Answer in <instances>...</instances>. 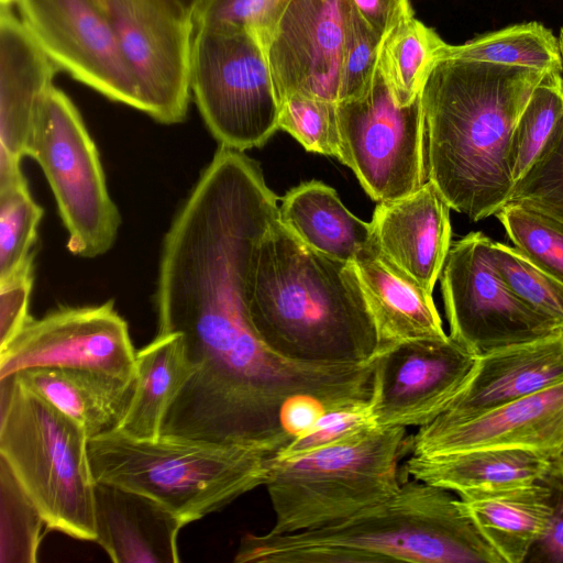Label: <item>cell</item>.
<instances>
[{
    "mask_svg": "<svg viewBox=\"0 0 563 563\" xmlns=\"http://www.w3.org/2000/svg\"><path fill=\"white\" fill-rule=\"evenodd\" d=\"M545 76L534 69L448 58L421 92L428 179L472 221L510 199V145L517 121Z\"/></svg>",
    "mask_w": 563,
    "mask_h": 563,
    "instance_id": "cell-1",
    "label": "cell"
},
{
    "mask_svg": "<svg viewBox=\"0 0 563 563\" xmlns=\"http://www.w3.org/2000/svg\"><path fill=\"white\" fill-rule=\"evenodd\" d=\"M250 322L278 355L307 364H364L378 335L355 264L309 247L275 219L245 283Z\"/></svg>",
    "mask_w": 563,
    "mask_h": 563,
    "instance_id": "cell-2",
    "label": "cell"
},
{
    "mask_svg": "<svg viewBox=\"0 0 563 563\" xmlns=\"http://www.w3.org/2000/svg\"><path fill=\"white\" fill-rule=\"evenodd\" d=\"M504 563L451 493L417 479L389 499L329 526L245 533L236 563Z\"/></svg>",
    "mask_w": 563,
    "mask_h": 563,
    "instance_id": "cell-3",
    "label": "cell"
},
{
    "mask_svg": "<svg viewBox=\"0 0 563 563\" xmlns=\"http://www.w3.org/2000/svg\"><path fill=\"white\" fill-rule=\"evenodd\" d=\"M268 457L245 446L168 437L141 440L118 429L88 441L95 482L146 495L185 525L264 486Z\"/></svg>",
    "mask_w": 563,
    "mask_h": 563,
    "instance_id": "cell-4",
    "label": "cell"
},
{
    "mask_svg": "<svg viewBox=\"0 0 563 563\" xmlns=\"http://www.w3.org/2000/svg\"><path fill=\"white\" fill-rule=\"evenodd\" d=\"M89 437L75 420L16 375L0 379V457L44 518L46 528L96 541Z\"/></svg>",
    "mask_w": 563,
    "mask_h": 563,
    "instance_id": "cell-5",
    "label": "cell"
},
{
    "mask_svg": "<svg viewBox=\"0 0 563 563\" xmlns=\"http://www.w3.org/2000/svg\"><path fill=\"white\" fill-rule=\"evenodd\" d=\"M410 446L406 428L373 430L290 459L268 457L274 523L268 532L292 533L345 520L393 497L398 463Z\"/></svg>",
    "mask_w": 563,
    "mask_h": 563,
    "instance_id": "cell-6",
    "label": "cell"
},
{
    "mask_svg": "<svg viewBox=\"0 0 563 563\" xmlns=\"http://www.w3.org/2000/svg\"><path fill=\"white\" fill-rule=\"evenodd\" d=\"M190 90L220 146L240 152L261 147L278 130L280 99L264 47L250 31L197 26Z\"/></svg>",
    "mask_w": 563,
    "mask_h": 563,
    "instance_id": "cell-7",
    "label": "cell"
},
{
    "mask_svg": "<svg viewBox=\"0 0 563 563\" xmlns=\"http://www.w3.org/2000/svg\"><path fill=\"white\" fill-rule=\"evenodd\" d=\"M25 156L37 162L48 181L68 232V251L85 258L108 252L117 239L120 213L78 109L55 86L41 108Z\"/></svg>",
    "mask_w": 563,
    "mask_h": 563,
    "instance_id": "cell-8",
    "label": "cell"
},
{
    "mask_svg": "<svg viewBox=\"0 0 563 563\" xmlns=\"http://www.w3.org/2000/svg\"><path fill=\"white\" fill-rule=\"evenodd\" d=\"M336 111L339 159L373 200L400 199L428 180L421 95L399 106L377 67L365 91L338 102Z\"/></svg>",
    "mask_w": 563,
    "mask_h": 563,
    "instance_id": "cell-9",
    "label": "cell"
},
{
    "mask_svg": "<svg viewBox=\"0 0 563 563\" xmlns=\"http://www.w3.org/2000/svg\"><path fill=\"white\" fill-rule=\"evenodd\" d=\"M492 244L483 232H470L451 245L440 275L449 335L477 356L563 329L509 288Z\"/></svg>",
    "mask_w": 563,
    "mask_h": 563,
    "instance_id": "cell-10",
    "label": "cell"
},
{
    "mask_svg": "<svg viewBox=\"0 0 563 563\" xmlns=\"http://www.w3.org/2000/svg\"><path fill=\"white\" fill-rule=\"evenodd\" d=\"M136 351L128 322L113 300L98 306L58 307L0 349V379L32 367L84 371L134 387Z\"/></svg>",
    "mask_w": 563,
    "mask_h": 563,
    "instance_id": "cell-11",
    "label": "cell"
},
{
    "mask_svg": "<svg viewBox=\"0 0 563 563\" xmlns=\"http://www.w3.org/2000/svg\"><path fill=\"white\" fill-rule=\"evenodd\" d=\"M96 1L139 85L144 113L163 124L183 122L191 95L195 23L161 0Z\"/></svg>",
    "mask_w": 563,
    "mask_h": 563,
    "instance_id": "cell-12",
    "label": "cell"
},
{
    "mask_svg": "<svg viewBox=\"0 0 563 563\" xmlns=\"http://www.w3.org/2000/svg\"><path fill=\"white\" fill-rule=\"evenodd\" d=\"M20 19L43 51L74 79L144 112L139 85L96 0H16Z\"/></svg>",
    "mask_w": 563,
    "mask_h": 563,
    "instance_id": "cell-13",
    "label": "cell"
},
{
    "mask_svg": "<svg viewBox=\"0 0 563 563\" xmlns=\"http://www.w3.org/2000/svg\"><path fill=\"white\" fill-rule=\"evenodd\" d=\"M477 355L450 335L391 345L374 357L369 401L377 427H424L462 389Z\"/></svg>",
    "mask_w": 563,
    "mask_h": 563,
    "instance_id": "cell-14",
    "label": "cell"
},
{
    "mask_svg": "<svg viewBox=\"0 0 563 563\" xmlns=\"http://www.w3.org/2000/svg\"><path fill=\"white\" fill-rule=\"evenodd\" d=\"M350 0H283L262 45L282 99L340 101Z\"/></svg>",
    "mask_w": 563,
    "mask_h": 563,
    "instance_id": "cell-15",
    "label": "cell"
},
{
    "mask_svg": "<svg viewBox=\"0 0 563 563\" xmlns=\"http://www.w3.org/2000/svg\"><path fill=\"white\" fill-rule=\"evenodd\" d=\"M484 448L537 452L563 465V383L451 424H427L410 438L412 455Z\"/></svg>",
    "mask_w": 563,
    "mask_h": 563,
    "instance_id": "cell-16",
    "label": "cell"
},
{
    "mask_svg": "<svg viewBox=\"0 0 563 563\" xmlns=\"http://www.w3.org/2000/svg\"><path fill=\"white\" fill-rule=\"evenodd\" d=\"M58 70L11 7H1L0 183L22 175L21 159Z\"/></svg>",
    "mask_w": 563,
    "mask_h": 563,
    "instance_id": "cell-17",
    "label": "cell"
},
{
    "mask_svg": "<svg viewBox=\"0 0 563 563\" xmlns=\"http://www.w3.org/2000/svg\"><path fill=\"white\" fill-rule=\"evenodd\" d=\"M560 383H563V329L477 356L462 389L431 423L465 421Z\"/></svg>",
    "mask_w": 563,
    "mask_h": 563,
    "instance_id": "cell-18",
    "label": "cell"
},
{
    "mask_svg": "<svg viewBox=\"0 0 563 563\" xmlns=\"http://www.w3.org/2000/svg\"><path fill=\"white\" fill-rule=\"evenodd\" d=\"M450 206L431 180L378 202L371 223L378 253L432 294L451 247Z\"/></svg>",
    "mask_w": 563,
    "mask_h": 563,
    "instance_id": "cell-19",
    "label": "cell"
},
{
    "mask_svg": "<svg viewBox=\"0 0 563 563\" xmlns=\"http://www.w3.org/2000/svg\"><path fill=\"white\" fill-rule=\"evenodd\" d=\"M96 541L115 563H178L186 525L156 500L102 482L95 484Z\"/></svg>",
    "mask_w": 563,
    "mask_h": 563,
    "instance_id": "cell-20",
    "label": "cell"
},
{
    "mask_svg": "<svg viewBox=\"0 0 563 563\" xmlns=\"http://www.w3.org/2000/svg\"><path fill=\"white\" fill-rule=\"evenodd\" d=\"M354 264L377 330V354L400 342L449 335L432 294L387 262L378 250Z\"/></svg>",
    "mask_w": 563,
    "mask_h": 563,
    "instance_id": "cell-21",
    "label": "cell"
},
{
    "mask_svg": "<svg viewBox=\"0 0 563 563\" xmlns=\"http://www.w3.org/2000/svg\"><path fill=\"white\" fill-rule=\"evenodd\" d=\"M457 504L504 563H523L544 532L550 489L542 482L459 494Z\"/></svg>",
    "mask_w": 563,
    "mask_h": 563,
    "instance_id": "cell-22",
    "label": "cell"
},
{
    "mask_svg": "<svg viewBox=\"0 0 563 563\" xmlns=\"http://www.w3.org/2000/svg\"><path fill=\"white\" fill-rule=\"evenodd\" d=\"M553 464L529 450L484 448L444 455L411 454L405 472L413 479L463 494L539 482Z\"/></svg>",
    "mask_w": 563,
    "mask_h": 563,
    "instance_id": "cell-23",
    "label": "cell"
},
{
    "mask_svg": "<svg viewBox=\"0 0 563 563\" xmlns=\"http://www.w3.org/2000/svg\"><path fill=\"white\" fill-rule=\"evenodd\" d=\"M278 219L309 247L343 262L355 263L377 250L371 223L351 213L321 181L289 190L278 206Z\"/></svg>",
    "mask_w": 563,
    "mask_h": 563,
    "instance_id": "cell-24",
    "label": "cell"
},
{
    "mask_svg": "<svg viewBox=\"0 0 563 563\" xmlns=\"http://www.w3.org/2000/svg\"><path fill=\"white\" fill-rule=\"evenodd\" d=\"M14 375L29 389L80 424L89 439L118 427L134 389L73 368L32 367Z\"/></svg>",
    "mask_w": 563,
    "mask_h": 563,
    "instance_id": "cell-25",
    "label": "cell"
},
{
    "mask_svg": "<svg viewBox=\"0 0 563 563\" xmlns=\"http://www.w3.org/2000/svg\"><path fill=\"white\" fill-rule=\"evenodd\" d=\"M136 378L119 431L141 440H156L165 412L190 375L179 333H157L136 351Z\"/></svg>",
    "mask_w": 563,
    "mask_h": 563,
    "instance_id": "cell-26",
    "label": "cell"
},
{
    "mask_svg": "<svg viewBox=\"0 0 563 563\" xmlns=\"http://www.w3.org/2000/svg\"><path fill=\"white\" fill-rule=\"evenodd\" d=\"M444 44L434 30L415 18L411 4L383 35L377 67L399 106L421 95Z\"/></svg>",
    "mask_w": 563,
    "mask_h": 563,
    "instance_id": "cell-27",
    "label": "cell"
},
{
    "mask_svg": "<svg viewBox=\"0 0 563 563\" xmlns=\"http://www.w3.org/2000/svg\"><path fill=\"white\" fill-rule=\"evenodd\" d=\"M457 58L563 73L559 38L539 22L494 31L462 45L444 44L440 59Z\"/></svg>",
    "mask_w": 563,
    "mask_h": 563,
    "instance_id": "cell-28",
    "label": "cell"
},
{
    "mask_svg": "<svg viewBox=\"0 0 563 563\" xmlns=\"http://www.w3.org/2000/svg\"><path fill=\"white\" fill-rule=\"evenodd\" d=\"M563 118V75L548 73L533 89L515 126L510 145L514 184L532 167Z\"/></svg>",
    "mask_w": 563,
    "mask_h": 563,
    "instance_id": "cell-29",
    "label": "cell"
},
{
    "mask_svg": "<svg viewBox=\"0 0 563 563\" xmlns=\"http://www.w3.org/2000/svg\"><path fill=\"white\" fill-rule=\"evenodd\" d=\"M0 514V563L36 562L44 518L1 457Z\"/></svg>",
    "mask_w": 563,
    "mask_h": 563,
    "instance_id": "cell-30",
    "label": "cell"
},
{
    "mask_svg": "<svg viewBox=\"0 0 563 563\" xmlns=\"http://www.w3.org/2000/svg\"><path fill=\"white\" fill-rule=\"evenodd\" d=\"M495 217L516 250L563 283V223L514 201H508Z\"/></svg>",
    "mask_w": 563,
    "mask_h": 563,
    "instance_id": "cell-31",
    "label": "cell"
},
{
    "mask_svg": "<svg viewBox=\"0 0 563 563\" xmlns=\"http://www.w3.org/2000/svg\"><path fill=\"white\" fill-rule=\"evenodd\" d=\"M42 217L23 175L0 184V280L34 254Z\"/></svg>",
    "mask_w": 563,
    "mask_h": 563,
    "instance_id": "cell-32",
    "label": "cell"
},
{
    "mask_svg": "<svg viewBox=\"0 0 563 563\" xmlns=\"http://www.w3.org/2000/svg\"><path fill=\"white\" fill-rule=\"evenodd\" d=\"M492 252L499 274L516 296L563 328V283L534 266L514 246L493 241Z\"/></svg>",
    "mask_w": 563,
    "mask_h": 563,
    "instance_id": "cell-33",
    "label": "cell"
},
{
    "mask_svg": "<svg viewBox=\"0 0 563 563\" xmlns=\"http://www.w3.org/2000/svg\"><path fill=\"white\" fill-rule=\"evenodd\" d=\"M335 102L291 93L280 101L278 129L295 137L305 150L339 159L341 153Z\"/></svg>",
    "mask_w": 563,
    "mask_h": 563,
    "instance_id": "cell-34",
    "label": "cell"
},
{
    "mask_svg": "<svg viewBox=\"0 0 563 563\" xmlns=\"http://www.w3.org/2000/svg\"><path fill=\"white\" fill-rule=\"evenodd\" d=\"M509 201L563 223V118L532 167L515 184Z\"/></svg>",
    "mask_w": 563,
    "mask_h": 563,
    "instance_id": "cell-35",
    "label": "cell"
},
{
    "mask_svg": "<svg viewBox=\"0 0 563 563\" xmlns=\"http://www.w3.org/2000/svg\"><path fill=\"white\" fill-rule=\"evenodd\" d=\"M376 427L369 404L325 411L271 457L305 455L360 437Z\"/></svg>",
    "mask_w": 563,
    "mask_h": 563,
    "instance_id": "cell-36",
    "label": "cell"
},
{
    "mask_svg": "<svg viewBox=\"0 0 563 563\" xmlns=\"http://www.w3.org/2000/svg\"><path fill=\"white\" fill-rule=\"evenodd\" d=\"M351 2V1H350ZM382 37L362 19L351 3L340 78V101L362 95L378 64Z\"/></svg>",
    "mask_w": 563,
    "mask_h": 563,
    "instance_id": "cell-37",
    "label": "cell"
},
{
    "mask_svg": "<svg viewBox=\"0 0 563 563\" xmlns=\"http://www.w3.org/2000/svg\"><path fill=\"white\" fill-rule=\"evenodd\" d=\"M283 0H203L195 26H229L254 33L261 43Z\"/></svg>",
    "mask_w": 563,
    "mask_h": 563,
    "instance_id": "cell-38",
    "label": "cell"
},
{
    "mask_svg": "<svg viewBox=\"0 0 563 563\" xmlns=\"http://www.w3.org/2000/svg\"><path fill=\"white\" fill-rule=\"evenodd\" d=\"M34 254L14 273L0 280V349L4 347L31 318L29 302L34 280Z\"/></svg>",
    "mask_w": 563,
    "mask_h": 563,
    "instance_id": "cell-39",
    "label": "cell"
},
{
    "mask_svg": "<svg viewBox=\"0 0 563 563\" xmlns=\"http://www.w3.org/2000/svg\"><path fill=\"white\" fill-rule=\"evenodd\" d=\"M541 481L550 489L551 515L526 562L563 563V465L554 463Z\"/></svg>",
    "mask_w": 563,
    "mask_h": 563,
    "instance_id": "cell-40",
    "label": "cell"
},
{
    "mask_svg": "<svg viewBox=\"0 0 563 563\" xmlns=\"http://www.w3.org/2000/svg\"><path fill=\"white\" fill-rule=\"evenodd\" d=\"M362 19L380 36L393 26L409 0H350Z\"/></svg>",
    "mask_w": 563,
    "mask_h": 563,
    "instance_id": "cell-41",
    "label": "cell"
},
{
    "mask_svg": "<svg viewBox=\"0 0 563 563\" xmlns=\"http://www.w3.org/2000/svg\"><path fill=\"white\" fill-rule=\"evenodd\" d=\"M179 16L192 21L203 0H161ZM195 23V22H194Z\"/></svg>",
    "mask_w": 563,
    "mask_h": 563,
    "instance_id": "cell-42",
    "label": "cell"
},
{
    "mask_svg": "<svg viewBox=\"0 0 563 563\" xmlns=\"http://www.w3.org/2000/svg\"><path fill=\"white\" fill-rule=\"evenodd\" d=\"M559 44H560V52H561V58H562V65H563V26L560 31Z\"/></svg>",
    "mask_w": 563,
    "mask_h": 563,
    "instance_id": "cell-43",
    "label": "cell"
},
{
    "mask_svg": "<svg viewBox=\"0 0 563 563\" xmlns=\"http://www.w3.org/2000/svg\"><path fill=\"white\" fill-rule=\"evenodd\" d=\"M16 0H0L1 7H11Z\"/></svg>",
    "mask_w": 563,
    "mask_h": 563,
    "instance_id": "cell-44",
    "label": "cell"
}]
</instances>
